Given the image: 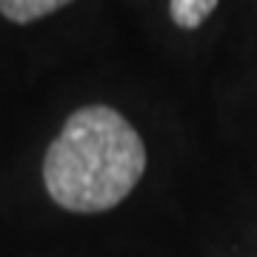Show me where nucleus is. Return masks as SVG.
I'll return each mask as SVG.
<instances>
[{
  "label": "nucleus",
  "instance_id": "7ed1b4c3",
  "mask_svg": "<svg viewBox=\"0 0 257 257\" xmlns=\"http://www.w3.org/2000/svg\"><path fill=\"white\" fill-rule=\"evenodd\" d=\"M214 9H217V0H172L169 3V15L180 29L203 26Z\"/></svg>",
  "mask_w": 257,
  "mask_h": 257
},
{
  "label": "nucleus",
  "instance_id": "f257e3e1",
  "mask_svg": "<svg viewBox=\"0 0 257 257\" xmlns=\"http://www.w3.org/2000/svg\"><path fill=\"white\" fill-rule=\"evenodd\" d=\"M146 172V146L111 106H83L43 157L49 197L74 214H100L132 194Z\"/></svg>",
  "mask_w": 257,
  "mask_h": 257
},
{
  "label": "nucleus",
  "instance_id": "f03ea898",
  "mask_svg": "<svg viewBox=\"0 0 257 257\" xmlns=\"http://www.w3.org/2000/svg\"><path fill=\"white\" fill-rule=\"evenodd\" d=\"M72 0H0V15L12 23H32L69 6Z\"/></svg>",
  "mask_w": 257,
  "mask_h": 257
}]
</instances>
